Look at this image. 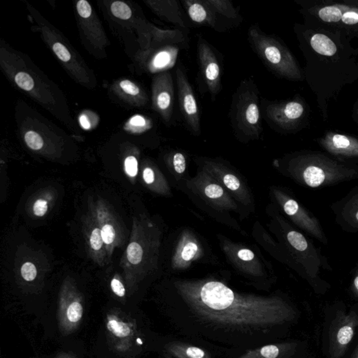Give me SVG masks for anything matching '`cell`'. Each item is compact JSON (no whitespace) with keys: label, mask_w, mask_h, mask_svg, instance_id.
I'll return each mask as SVG.
<instances>
[{"label":"cell","mask_w":358,"mask_h":358,"mask_svg":"<svg viewBox=\"0 0 358 358\" xmlns=\"http://www.w3.org/2000/svg\"><path fill=\"white\" fill-rule=\"evenodd\" d=\"M102 235L104 244L110 245L113 243L116 238V231L113 226L110 224L104 226L102 228Z\"/></svg>","instance_id":"obj_34"},{"label":"cell","mask_w":358,"mask_h":358,"mask_svg":"<svg viewBox=\"0 0 358 358\" xmlns=\"http://www.w3.org/2000/svg\"><path fill=\"white\" fill-rule=\"evenodd\" d=\"M107 329L114 335L119 338H124L130 334V328L127 324L117 320L114 316H108Z\"/></svg>","instance_id":"obj_22"},{"label":"cell","mask_w":358,"mask_h":358,"mask_svg":"<svg viewBox=\"0 0 358 358\" xmlns=\"http://www.w3.org/2000/svg\"><path fill=\"white\" fill-rule=\"evenodd\" d=\"M130 124L134 127H143L146 126V120L141 116H135L132 118Z\"/></svg>","instance_id":"obj_42"},{"label":"cell","mask_w":358,"mask_h":358,"mask_svg":"<svg viewBox=\"0 0 358 358\" xmlns=\"http://www.w3.org/2000/svg\"><path fill=\"white\" fill-rule=\"evenodd\" d=\"M182 3L189 18L194 24L206 26L215 30L224 31L218 16L214 13L204 0H182Z\"/></svg>","instance_id":"obj_13"},{"label":"cell","mask_w":358,"mask_h":358,"mask_svg":"<svg viewBox=\"0 0 358 358\" xmlns=\"http://www.w3.org/2000/svg\"><path fill=\"white\" fill-rule=\"evenodd\" d=\"M169 350L170 354L176 358H210L203 349L184 344H174Z\"/></svg>","instance_id":"obj_18"},{"label":"cell","mask_w":358,"mask_h":358,"mask_svg":"<svg viewBox=\"0 0 358 358\" xmlns=\"http://www.w3.org/2000/svg\"><path fill=\"white\" fill-rule=\"evenodd\" d=\"M199 240L191 232L182 233L174 252L172 266L175 270H184L202 256Z\"/></svg>","instance_id":"obj_12"},{"label":"cell","mask_w":358,"mask_h":358,"mask_svg":"<svg viewBox=\"0 0 358 358\" xmlns=\"http://www.w3.org/2000/svg\"><path fill=\"white\" fill-rule=\"evenodd\" d=\"M52 50L56 55L63 62H68L71 60V54L68 48L60 43H56L52 46Z\"/></svg>","instance_id":"obj_33"},{"label":"cell","mask_w":358,"mask_h":358,"mask_svg":"<svg viewBox=\"0 0 358 358\" xmlns=\"http://www.w3.org/2000/svg\"><path fill=\"white\" fill-rule=\"evenodd\" d=\"M332 143L335 148L338 149V150L348 149L350 146V142L349 141L348 138L346 136H344V135H334L333 136Z\"/></svg>","instance_id":"obj_36"},{"label":"cell","mask_w":358,"mask_h":358,"mask_svg":"<svg viewBox=\"0 0 358 358\" xmlns=\"http://www.w3.org/2000/svg\"><path fill=\"white\" fill-rule=\"evenodd\" d=\"M80 124L82 126V128L85 130H89L90 128V124L89 120H88L87 117L86 116H80Z\"/></svg>","instance_id":"obj_43"},{"label":"cell","mask_w":358,"mask_h":358,"mask_svg":"<svg viewBox=\"0 0 358 358\" xmlns=\"http://www.w3.org/2000/svg\"><path fill=\"white\" fill-rule=\"evenodd\" d=\"M350 358H358V345L357 346V347H356V348L355 349V350H354V354H352Z\"/></svg>","instance_id":"obj_45"},{"label":"cell","mask_w":358,"mask_h":358,"mask_svg":"<svg viewBox=\"0 0 358 358\" xmlns=\"http://www.w3.org/2000/svg\"><path fill=\"white\" fill-rule=\"evenodd\" d=\"M230 120L238 141L258 140L262 133L261 100L258 88L252 78L242 80L233 94Z\"/></svg>","instance_id":"obj_2"},{"label":"cell","mask_w":358,"mask_h":358,"mask_svg":"<svg viewBox=\"0 0 358 358\" xmlns=\"http://www.w3.org/2000/svg\"><path fill=\"white\" fill-rule=\"evenodd\" d=\"M352 290H354V292L355 293L356 296H358V276L354 279Z\"/></svg>","instance_id":"obj_44"},{"label":"cell","mask_w":358,"mask_h":358,"mask_svg":"<svg viewBox=\"0 0 358 358\" xmlns=\"http://www.w3.org/2000/svg\"><path fill=\"white\" fill-rule=\"evenodd\" d=\"M205 2L219 17L230 20H238L242 18L240 10L232 2L228 0H204Z\"/></svg>","instance_id":"obj_17"},{"label":"cell","mask_w":358,"mask_h":358,"mask_svg":"<svg viewBox=\"0 0 358 358\" xmlns=\"http://www.w3.org/2000/svg\"><path fill=\"white\" fill-rule=\"evenodd\" d=\"M330 174L316 166H308L303 170L302 178L303 182L310 188H318L328 180Z\"/></svg>","instance_id":"obj_19"},{"label":"cell","mask_w":358,"mask_h":358,"mask_svg":"<svg viewBox=\"0 0 358 358\" xmlns=\"http://www.w3.org/2000/svg\"><path fill=\"white\" fill-rule=\"evenodd\" d=\"M138 344H142V340H140V338H138Z\"/></svg>","instance_id":"obj_47"},{"label":"cell","mask_w":358,"mask_h":358,"mask_svg":"<svg viewBox=\"0 0 358 358\" xmlns=\"http://www.w3.org/2000/svg\"><path fill=\"white\" fill-rule=\"evenodd\" d=\"M249 44L264 66L282 76L294 75L292 58L276 38L263 32L258 24L248 28Z\"/></svg>","instance_id":"obj_3"},{"label":"cell","mask_w":358,"mask_h":358,"mask_svg":"<svg viewBox=\"0 0 358 358\" xmlns=\"http://www.w3.org/2000/svg\"><path fill=\"white\" fill-rule=\"evenodd\" d=\"M180 2L177 0H166V1L149 2V6L159 16L166 19L170 24L180 29L186 30L191 27L186 22L182 13Z\"/></svg>","instance_id":"obj_14"},{"label":"cell","mask_w":358,"mask_h":358,"mask_svg":"<svg viewBox=\"0 0 358 358\" xmlns=\"http://www.w3.org/2000/svg\"><path fill=\"white\" fill-rule=\"evenodd\" d=\"M24 141L29 148L32 150H40L43 147L44 140L38 132L29 131L24 135Z\"/></svg>","instance_id":"obj_28"},{"label":"cell","mask_w":358,"mask_h":358,"mask_svg":"<svg viewBox=\"0 0 358 358\" xmlns=\"http://www.w3.org/2000/svg\"><path fill=\"white\" fill-rule=\"evenodd\" d=\"M176 82L179 110L186 128L193 135L201 134L199 106L185 70L179 64L176 70Z\"/></svg>","instance_id":"obj_7"},{"label":"cell","mask_w":358,"mask_h":358,"mask_svg":"<svg viewBox=\"0 0 358 358\" xmlns=\"http://www.w3.org/2000/svg\"><path fill=\"white\" fill-rule=\"evenodd\" d=\"M144 250L142 246L136 242H132L128 246L127 257L129 262L132 264H138L143 259Z\"/></svg>","instance_id":"obj_25"},{"label":"cell","mask_w":358,"mask_h":358,"mask_svg":"<svg viewBox=\"0 0 358 358\" xmlns=\"http://www.w3.org/2000/svg\"><path fill=\"white\" fill-rule=\"evenodd\" d=\"M120 86L124 92L131 94V96H138L141 92L140 88L136 84L132 83L129 80H124L121 82Z\"/></svg>","instance_id":"obj_35"},{"label":"cell","mask_w":358,"mask_h":358,"mask_svg":"<svg viewBox=\"0 0 358 358\" xmlns=\"http://www.w3.org/2000/svg\"><path fill=\"white\" fill-rule=\"evenodd\" d=\"M110 286H112V290L117 296H120V298L124 296L126 290H124V286L118 279L114 278L110 282Z\"/></svg>","instance_id":"obj_39"},{"label":"cell","mask_w":358,"mask_h":358,"mask_svg":"<svg viewBox=\"0 0 358 358\" xmlns=\"http://www.w3.org/2000/svg\"><path fill=\"white\" fill-rule=\"evenodd\" d=\"M143 178L146 184L152 185L156 182V174L155 171L150 168H146L143 171Z\"/></svg>","instance_id":"obj_40"},{"label":"cell","mask_w":358,"mask_h":358,"mask_svg":"<svg viewBox=\"0 0 358 358\" xmlns=\"http://www.w3.org/2000/svg\"><path fill=\"white\" fill-rule=\"evenodd\" d=\"M189 186L214 208L229 212L238 208V202L231 194L202 169H200L196 176L191 179Z\"/></svg>","instance_id":"obj_5"},{"label":"cell","mask_w":358,"mask_h":358,"mask_svg":"<svg viewBox=\"0 0 358 358\" xmlns=\"http://www.w3.org/2000/svg\"><path fill=\"white\" fill-rule=\"evenodd\" d=\"M48 210V202L44 200L38 199L33 206V212L36 216H44Z\"/></svg>","instance_id":"obj_37"},{"label":"cell","mask_w":358,"mask_h":358,"mask_svg":"<svg viewBox=\"0 0 358 358\" xmlns=\"http://www.w3.org/2000/svg\"><path fill=\"white\" fill-rule=\"evenodd\" d=\"M174 102V86L172 76L169 72H164L154 80V103L156 110L166 122H170L172 118Z\"/></svg>","instance_id":"obj_11"},{"label":"cell","mask_w":358,"mask_h":358,"mask_svg":"<svg viewBox=\"0 0 358 358\" xmlns=\"http://www.w3.org/2000/svg\"><path fill=\"white\" fill-rule=\"evenodd\" d=\"M84 308L78 302H74L70 304L66 310V317L72 322H78L83 316Z\"/></svg>","instance_id":"obj_27"},{"label":"cell","mask_w":358,"mask_h":358,"mask_svg":"<svg viewBox=\"0 0 358 358\" xmlns=\"http://www.w3.org/2000/svg\"><path fill=\"white\" fill-rule=\"evenodd\" d=\"M342 21L347 24H354L358 22V14L356 12H346L342 15Z\"/></svg>","instance_id":"obj_41"},{"label":"cell","mask_w":358,"mask_h":358,"mask_svg":"<svg viewBox=\"0 0 358 358\" xmlns=\"http://www.w3.org/2000/svg\"><path fill=\"white\" fill-rule=\"evenodd\" d=\"M124 170L128 176L134 177L138 174V160L134 156H129L124 160Z\"/></svg>","instance_id":"obj_32"},{"label":"cell","mask_w":358,"mask_h":358,"mask_svg":"<svg viewBox=\"0 0 358 358\" xmlns=\"http://www.w3.org/2000/svg\"><path fill=\"white\" fill-rule=\"evenodd\" d=\"M303 112L302 105L298 102L280 104L266 100L261 101L262 117L273 129H286L292 121L300 118Z\"/></svg>","instance_id":"obj_9"},{"label":"cell","mask_w":358,"mask_h":358,"mask_svg":"<svg viewBox=\"0 0 358 358\" xmlns=\"http://www.w3.org/2000/svg\"><path fill=\"white\" fill-rule=\"evenodd\" d=\"M224 250L233 266L245 274L257 278L264 276V266L260 260L250 249L230 242H226L224 244Z\"/></svg>","instance_id":"obj_10"},{"label":"cell","mask_w":358,"mask_h":358,"mask_svg":"<svg viewBox=\"0 0 358 358\" xmlns=\"http://www.w3.org/2000/svg\"><path fill=\"white\" fill-rule=\"evenodd\" d=\"M112 14L122 20H128L132 16L131 8L122 2H115L110 6Z\"/></svg>","instance_id":"obj_26"},{"label":"cell","mask_w":358,"mask_h":358,"mask_svg":"<svg viewBox=\"0 0 358 358\" xmlns=\"http://www.w3.org/2000/svg\"><path fill=\"white\" fill-rule=\"evenodd\" d=\"M91 247L93 250H98L102 248L104 242L102 235V230L100 228H94L90 234V238Z\"/></svg>","instance_id":"obj_31"},{"label":"cell","mask_w":358,"mask_h":358,"mask_svg":"<svg viewBox=\"0 0 358 358\" xmlns=\"http://www.w3.org/2000/svg\"><path fill=\"white\" fill-rule=\"evenodd\" d=\"M319 17L324 22H336L342 18L341 10L336 6H326L318 12Z\"/></svg>","instance_id":"obj_24"},{"label":"cell","mask_w":358,"mask_h":358,"mask_svg":"<svg viewBox=\"0 0 358 358\" xmlns=\"http://www.w3.org/2000/svg\"><path fill=\"white\" fill-rule=\"evenodd\" d=\"M274 196L284 212L296 224L306 230L314 231L315 224L313 219L308 216L306 212L300 206L299 204L296 202V200L285 196L284 193L276 190H274Z\"/></svg>","instance_id":"obj_15"},{"label":"cell","mask_w":358,"mask_h":358,"mask_svg":"<svg viewBox=\"0 0 358 358\" xmlns=\"http://www.w3.org/2000/svg\"><path fill=\"white\" fill-rule=\"evenodd\" d=\"M198 64L204 82L212 96L222 90V69L213 47L202 36H198L196 45Z\"/></svg>","instance_id":"obj_8"},{"label":"cell","mask_w":358,"mask_h":358,"mask_svg":"<svg viewBox=\"0 0 358 358\" xmlns=\"http://www.w3.org/2000/svg\"><path fill=\"white\" fill-rule=\"evenodd\" d=\"M310 45L314 50L320 55L332 56L336 52V46L334 42L324 34L314 35L310 40Z\"/></svg>","instance_id":"obj_20"},{"label":"cell","mask_w":358,"mask_h":358,"mask_svg":"<svg viewBox=\"0 0 358 358\" xmlns=\"http://www.w3.org/2000/svg\"><path fill=\"white\" fill-rule=\"evenodd\" d=\"M76 8L80 16L86 18L90 16L91 14H92V8L86 0H80V2H78Z\"/></svg>","instance_id":"obj_38"},{"label":"cell","mask_w":358,"mask_h":358,"mask_svg":"<svg viewBox=\"0 0 358 358\" xmlns=\"http://www.w3.org/2000/svg\"><path fill=\"white\" fill-rule=\"evenodd\" d=\"M358 327V314L355 310H338L329 332L331 358H342L348 350Z\"/></svg>","instance_id":"obj_6"},{"label":"cell","mask_w":358,"mask_h":358,"mask_svg":"<svg viewBox=\"0 0 358 358\" xmlns=\"http://www.w3.org/2000/svg\"><path fill=\"white\" fill-rule=\"evenodd\" d=\"M15 82L21 89L24 90H31L34 88V80L27 73L18 74L15 77Z\"/></svg>","instance_id":"obj_29"},{"label":"cell","mask_w":358,"mask_h":358,"mask_svg":"<svg viewBox=\"0 0 358 358\" xmlns=\"http://www.w3.org/2000/svg\"><path fill=\"white\" fill-rule=\"evenodd\" d=\"M287 240L292 248L300 252H304L308 248V242L301 233L294 230L289 231L287 234Z\"/></svg>","instance_id":"obj_23"},{"label":"cell","mask_w":358,"mask_h":358,"mask_svg":"<svg viewBox=\"0 0 358 358\" xmlns=\"http://www.w3.org/2000/svg\"><path fill=\"white\" fill-rule=\"evenodd\" d=\"M175 288L196 317L222 327L261 330L296 316L293 307L282 298L241 294L218 280H178Z\"/></svg>","instance_id":"obj_1"},{"label":"cell","mask_w":358,"mask_h":358,"mask_svg":"<svg viewBox=\"0 0 358 358\" xmlns=\"http://www.w3.org/2000/svg\"><path fill=\"white\" fill-rule=\"evenodd\" d=\"M356 218L358 221V210L356 212Z\"/></svg>","instance_id":"obj_46"},{"label":"cell","mask_w":358,"mask_h":358,"mask_svg":"<svg viewBox=\"0 0 358 358\" xmlns=\"http://www.w3.org/2000/svg\"><path fill=\"white\" fill-rule=\"evenodd\" d=\"M294 343H280L264 346L248 350L238 358H288L296 352Z\"/></svg>","instance_id":"obj_16"},{"label":"cell","mask_w":358,"mask_h":358,"mask_svg":"<svg viewBox=\"0 0 358 358\" xmlns=\"http://www.w3.org/2000/svg\"><path fill=\"white\" fill-rule=\"evenodd\" d=\"M196 162L217 180L236 202L242 204H252L254 200L248 187L242 182L232 170L214 159L198 158Z\"/></svg>","instance_id":"obj_4"},{"label":"cell","mask_w":358,"mask_h":358,"mask_svg":"<svg viewBox=\"0 0 358 358\" xmlns=\"http://www.w3.org/2000/svg\"><path fill=\"white\" fill-rule=\"evenodd\" d=\"M166 162L175 176L180 177L186 172L187 160L182 152H171L166 157Z\"/></svg>","instance_id":"obj_21"},{"label":"cell","mask_w":358,"mask_h":358,"mask_svg":"<svg viewBox=\"0 0 358 358\" xmlns=\"http://www.w3.org/2000/svg\"><path fill=\"white\" fill-rule=\"evenodd\" d=\"M38 274L36 266L32 262H27L24 263V266L21 268V275L22 278L27 282H32L34 280Z\"/></svg>","instance_id":"obj_30"}]
</instances>
